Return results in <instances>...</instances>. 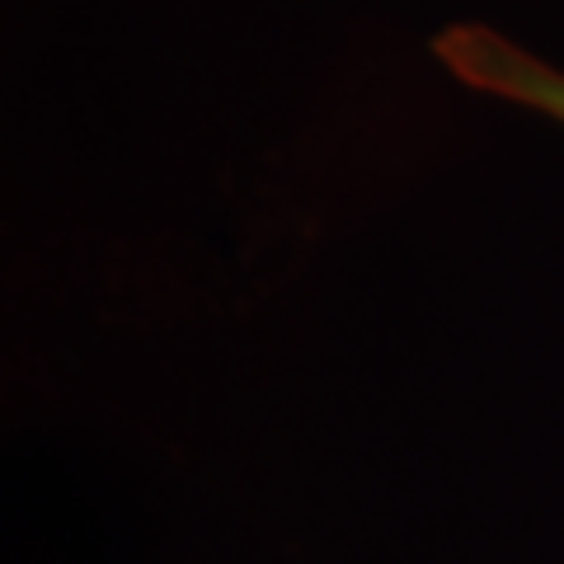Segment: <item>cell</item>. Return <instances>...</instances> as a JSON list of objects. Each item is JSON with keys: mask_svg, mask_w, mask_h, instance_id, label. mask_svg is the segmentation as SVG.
<instances>
[{"mask_svg": "<svg viewBox=\"0 0 564 564\" xmlns=\"http://www.w3.org/2000/svg\"><path fill=\"white\" fill-rule=\"evenodd\" d=\"M433 57L452 80L564 128V66L536 57L508 33L489 24H447L443 33H433Z\"/></svg>", "mask_w": 564, "mask_h": 564, "instance_id": "6da1fadb", "label": "cell"}]
</instances>
